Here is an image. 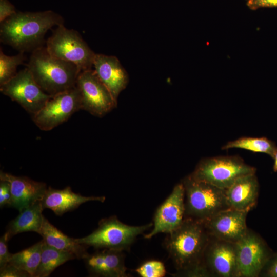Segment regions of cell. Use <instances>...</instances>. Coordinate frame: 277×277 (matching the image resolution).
<instances>
[{"instance_id": "6da1fadb", "label": "cell", "mask_w": 277, "mask_h": 277, "mask_svg": "<svg viewBox=\"0 0 277 277\" xmlns=\"http://www.w3.org/2000/svg\"><path fill=\"white\" fill-rule=\"evenodd\" d=\"M210 235L204 222L185 218L182 224L167 234L163 246L178 276L206 277L203 260Z\"/></svg>"}, {"instance_id": "7a4b0ae2", "label": "cell", "mask_w": 277, "mask_h": 277, "mask_svg": "<svg viewBox=\"0 0 277 277\" xmlns=\"http://www.w3.org/2000/svg\"><path fill=\"white\" fill-rule=\"evenodd\" d=\"M64 23L63 17L51 10L17 11L0 22V41L19 52H32L43 46L49 29Z\"/></svg>"}, {"instance_id": "3957f363", "label": "cell", "mask_w": 277, "mask_h": 277, "mask_svg": "<svg viewBox=\"0 0 277 277\" xmlns=\"http://www.w3.org/2000/svg\"><path fill=\"white\" fill-rule=\"evenodd\" d=\"M27 67L42 89L51 95L74 87L81 72L74 64L52 56L44 45L32 51Z\"/></svg>"}, {"instance_id": "277c9868", "label": "cell", "mask_w": 277, "mask_h": 277, "mask_svg": "<svg viewBox=\"0 0 277 277\" xmlns=\"http://www.w3.org/2000/svg\"><path fill=\"white\" fill-rule=\"evenodd\" d=\"M182 183L184 188L185 218L204 222L230 208L225 190L195 180L190 175Z\"/></svg>"}, {"instance_id": "5b68a950", "label": "cell", "mask_w": 277, "mask_h": 277, "mask_svg": "<svg viewBox=\"0 0 277 277\" xmlns=\"http://www.w3.org/2000/svg\"><path fill=\"white\" fill-rule=\"evenodd\" d=\"M150 223L142 226H131L121 222L116 216L101 219L98 227L77 242L95 249L128 251L136 238L153 226Z\"/></svg>"}, {"instance_id": "8992f818", "label": "cell", "mask_w": 277, "mask_h": 277, "mask_svg": "<svg viewBox=\"0 0 277 277\" xmlns=\"http://www.w3.org/2000/svg\"><path fill=\"white\" fill-rule=\"evenodd\" d=\"M255 172L256 168L247 164L240 156L227 155L202 159L190 175L226 190L240 177Z\"/></svg>"}, {"instance_id": "52a82bcc", "label": "cell", "mask_w": 277, "mask_h": 277, "mask_svg": "<svg viewBox=\"0 0 277 277\" xmlns=\"http://www.w3.org/2000/svg\"><path fill=\"white\" fill-rule=\"evenodd\" d=\"M46 47L52 56L76 65L81 71L92 69L95 55L74 29L64 24L56 26L46 42Z\"/></svg>"}, {"instance_id": "ba28073f", "label": "cell", "mask_w": 277, "mask_h": 277, "mask_svg": "<svg viewBox=\"0 0 277 277\" xmlns=\"http://www.w3.org/2000/svg\"><path fill=\"white\" fill-rule=\"evenodd\" d=\"M80 110H81V98L75 86L52 95L44 106L32 115V118L39 129L48 131L67 121Z\"/></svg>"}, {"instance_id": "9c48e42d", "label": "cell", "mask_w": 277, "mask_h": 277, "mask_svg": "<svg viewBox=\"0 0 277 277\" xmlns=\"http://www.w3.org/2000/svg\"><path fill=\"white\" fill-rule=\"evenodd\" d=\"M75 86L80 95L81 110L101 117L117 106V101L100 80L94 69L81 71Z\"/></svg>"}, {"instance_id": "30bf717a", "label": "cell", "mask_w": 277, "mask_h": 277, "mask_svg": "<svg viewBox=\"0 0 277 277\" xmlns=\"http://www.w3.org/2000/svg\"><path fill=\"white\" fill-rule=\"evenodd\" d=\"M0 91L32 115L37 112L52 96L42 89L27 67L1 85Z\"/></svg>"}, {"instance_id": "8fae6325", "label": "cell", "mask_w": 277, "mask_h": 277, "mask_svg": "<svg viewBox=\"0 0 277 277\" xmlns=\"http://www.w3.org/2000/svg\"><path fill=\"white\" fill-rule=\"evenodd\" d=\"M239 277H258L273 255L264 240L248 229L235 243Z\"/></svg>"}, {"instance_id": "7c38bea8", "label": "cell", "mask_w": 277, "mask_h": 277, "mask_svg": "<svg viewBox=\"0 0 277 277\" xmlns=\"http://www.w3.org/2000/svg\"><path fill=\"white\" fill-rule=\"evenodd\" d=\"M203 265L207 276L239 277L235 243L210 236Z\"/></svg>"}, {"instance_id": "4fadbf2b", "label": "cell", "mask_w": 277, "mask_h": 277, "mask_svg": "<svg viewBox=\"0 0 277 277\" xmlns=\"http://www.w3.org/2000/svg\"><path fill=\"white\" fill-rule=\"evenodd\" d=\"M184 219V188L181 182L174 187L157 208L153 217V228L144 238L150 239L160 233H169L177 229Z\"/></svg>"}, {"instance_id": "5bb4252c", "label": "cell", "mask_w": 277, "mask_h": 277, "mask_svg": "<svg viewBox=\"0 0 277 277\" xmlns=\"http://www.w3.org/2000/svg\"><path fill=\"white\" fill-rule=\"evenodd\" d=\"M248 212L232 208L222 211L204 222L210 236L236 243L246 233Z\"/></svg>"}, {"instance_id": "9a60e30c", "label": "cell", "mask_w": 277, "mask_h": 277, "mask_svg": "<svg viewBox=\"0 0 277 277\" xmlns=\"http://www.w3.org/2000/svg\"><path fill=\"white\" fill-rule=\"evenodd\" d=\"M0 180L9 182L13 207L21 212L25 208L41 201L47 189L43 182H37L26 176H18L1 171Z\"/></svg>"}, {"instance_id": "2e32d148", "label": "cell", "mask_w": 277, "mask_h": 277, "mask_svg": "<svg viewBox=\"0 0 277 277\" xmlns=\"http://www.w3.org/2000/svg\"><path fill=\"white\" fill-rule=\"evenodd\" d=\"M91 276L128 277L125 265V255L122 251L110 249L98 250L83 259Z\"/></svg>"}, {"instance_id": "e0dca14e", "label": "cell", "mask_w": 277, "mask_h": 277, "mask_svg": "<svg viewBox=\"0 0 277 277\" xmlns=\"http://www.w3.org/2000/svg\"><path fill=\"white\" fill-rule=\"evenodd\" d=\"M93 67L100 80L117 101L129 81L128 74L118 59L114 56L95 53Z\"/></svg>"}, {"instance_id": "ac0fdd59", "label": "cell", "mask_w": 277, "mask_h": 277, "mask_svg": "<svg viewBox=\"0 0 277 277\" xmlns=\"http://www.w3.org/2000/svg\"><path fill=\"white\" fill-rule=\"evenodd\" d=\"M225 193L231 208L248 212L255 206L259 196V184L255 173L240 177Z\"/></svg>"}, {"instance_id": "d6986e66", "label": "cell", "mask_w": 277, "mask_h": 277, "mask_svg": "<svg viewBox=\"0 0 277 277\" xmlns=\"http://www.w3.org/2000/svg\"><path fill=\"white\" fill-rule=\"evenodd\" d=\"M106 197L102 196H85L72 191L67 186L63 189L47 188L41 201L43 209L48 208L57 215L77 208L81 204L92 201L104 202Z\"/></svg>"}, {"instance_id": "ffe728a7", "label": "cell", "mask_w": 277, "mask_h": 277, "mask_svg": "<svg viewBox=\"0 0 277 277\" xmlns=\"http://www.w3.org/2000/svg\"><path fill=\"white\" fill-rule=\"evenodd\" d=\"M39 234L48 245L60 250L72 252L77 259H84L89 254L87 251V246L62 232L45 217Z\"/></svg>"}, {"instance_id": "44dd1931", "label": "cell", "mask_w": 277, "mask_h": 277, "mask_svg": "<svg viewBox=\"0 0 277 277\" xmlns=\"http://www.w3.org/2000/svg\"><path fill=\"white\" fill-rule=\"evenodd\" d=\"M41 201L25 208L12 220L6 227L5 233L9 240L22 232L33 231L39 234L44 219Z\"/></svg>"}, {"instance_id": "7402d4cb", "label": "cell", "mask_w": 277, "mask_h": 277, "mask_svg": "<svg viewBox=\"0 0 277 277\" xmlns=\"http://www.w3.org/2000/svg\"><path fill=\"white\" fill-rule=\"evenodd\" d=\"M74 259L72 252L57 249L44 241L40 263L34 277H48L60 265Z\"/></svg>"}, {"instance_id": "603a6c76", "label": "cell", "mask_w": 277, "mask_h": 277, "mask_svg": "<svg viewBox=\"0 0 277 277\" xmlns=\"http://www.w3.org/2000/svg\"><path fill=\"white\" fill-rule=\"evenodd\" d=\"M43 244L44 240H42L25 249L12 254L9 263L34 277L40 263Z\"/></svg>"}, {"instance_id": "cb8c5ba5", "label": "cell", "mask_w": 277, "mask_h": 277, "mask_svg": "<svg viewBox=\"0 0 277 277\" xmlns=\"http://www.w3.org/2000/svg\"><path fill=\"white\" fill-rule=\"evenodd\" d=\"M231 148H240L253 152L264 153L272 158L277 151L275 144L264 137H242L230 141L222 147V149L224 150Z\"/></svg>"}, {"instance_id": "d4e9b609", "label": "cell", "mask_w": 277, "mask_h": 277, "mask_svg": "<svg viewBox=\"0 0 277 277\" xmlns=\"http://www.w3.org/2000/svg\"><path fill=\"white\" fill-rule=\"evenodd\" d=\"M25 59L24 53L19 52L13 56H8L0 49V86L7 83L17 73V67L22 64Z\"/></svg>"}, {"instance_id": "484cf974", "label": "cell", "mask_w": 277, "mask_h": 277, "mask_svg": "<svg viewBox=\"0 0 277 277\" xmlns=\"http://www.w3.org/2000/svg\"><path fill=\"white\" fill-rule=\"evenodd\" d=\"M135 271L141 277H163L166 273L163 263L155 260L143 263Z\"/></svg>"}, {"instance_id": "4316f807", "label": "cell", "mask_w": 277, "mask_h": 277, "mask_svg": "<svg viewBox=\"0 0 277 277\" xmlns=\"http://www.w3.org/2000/svg\"><path fill=\"white\" fill-rule=\"evenodd\" d=\"M1 277H29L30 275L26 271L22 270L8 263L0 268Z\"/></svg>"}, {"instance_id": "83f0119b", "label": "cell", "mask_w": 277, "mask_h": 277, "mask_svg": "<svg viewBox=\"0 0 277 277\" xmlns=\"http://www.w3.org/2000/svg\"><path fill=\"white\" fill-rule=\"evenodd\" d=\"M0 207L10 206L11 203V193L10 185L6 181L0 180Z\"/></svg>"}, {"instance_id": "f1b7e54d", "label": "cell", "mask_w": 277, "mask_h": 277, "mask_svg": "<svg viewBox=\"0 0 277 277\" xmlns=\"http://www.w3.org/2000/svg\"><path fill=\"white\" fill-rule=\"evenodd\" d=\"M7 235L4 233L0 239V268L5 266L9 262L12 255L8 249V241Z\"/></svg>"}, {"instance_id": "f546056e", "label": "cell", "mask_w": 277, "mask_h": 277, "mask_svg": "<svg viewBox=\"0 0 277 277\" xmlns=\"http://www.w3.org/2000/svg\"><path fill=\"white\" fill-rule=\"evenodd\" d=\"M259 276L277 277V253L273 254L264 267Z\"/></svg>"}, {"instance_id": "4dcf8cb0", "label": "cell", "mask_w": 277, "mask_h": 277, "mask_svg": "<svg viewBox=\"0 0 277 277\" xmlns=\"http://www.w3.org/2000/svg\"><path fill=\"white\" fill-rule=\"evenodd\" d=\"M13 5L8 0H0V22L16 13Z\"/></svg>"}, {"instance_id": "1f68e13d", "label": "cell", "mask_w": 277, "mask_h": 277, "mask_svg": "<svg viewBox=\"0 0 277 277\" xmlns=\"http://www.w3.org/2000/svg\"><path fill=\"white\" fill-rule=\"evenodd\" d=\"M247 6L251 10L277 7V0H247Z\"/></svg>"}, {"instance_id": "d6a6232c", "label": "cell", "mask_w": 277, "mask_h": 277, "mask_svg": "<svg viewBox=\"0 0 277 277\" xmlns=\"http://www.w3.org/2000/svg\"><path fill=\"white\" fill-rule=\"evenodd\" d=\"M274 159V164L273 167V169L274 172H277V151L274 154V156L273 158Z\"/></svg>"}]
</instances>
